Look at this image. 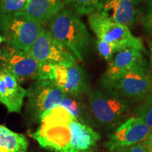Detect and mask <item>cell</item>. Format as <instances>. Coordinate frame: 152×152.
Listing matches in <instances>:
<instances>
[{
    "label": "cell",
    "instance_id": "6da1fadb",
    "mask_svg": "<svg viewBox=\"0 0 152 152\" xmlns=\"http://www.w3.org/2000/svg\"><path fill=\"white\" fill-rule=\"evenodd\" d=\"M32 137L52 152H92L101 140L92 127L76 120L61 106L44 113Z\"/></svg>",
    "mask_w": 152,
    "mask_h": 152
},
{
    "label": "cell",
    "instance_id": "7a4b0ae2",
    "mask_svg": "<svg viewBox=\"0 0 152 152\" xmlns=\"http://www.w3.org/2000/svg\"><path fill=\"white\" fill-rule=\"evenodd\" d=\"M47 25L52 37L68 49L75 59H84L90 49V36L86 26L77 14L65 7Z\"/></svg>",
    "mask_w": 152,
    "mask_h": 152
},
{
    "label": "cell",
    "instance_id": "3957f363",
    "mask_svg": "<svg viewBox=\"0 0 152 152\" xmlns=\"http://www.w3.org/2000/svg\"><path fill=\"white\" fill-rule=\"evenodd\" d=\"M152 88V71L146 59L102 87L103 91L131 104L140 103Z\"/></svg>",
    "mask_w": 152,
    "mask_h": 152
},
{
    "label": "cell",
    "instance_id": "277c9868",
    "mask_svg": "<svg viewBox=\"0 0 152 152\" xmlns=\"http://www.w3.org/2000/svg\"><path fill=\"white\" fill-rule=\"evenodd\" d=\"M42 28L23 11L0 14V35L7 45L23 52H29Z\"/></svg>",
    "mask_w": 152,
    "mask_h": 152
},
{
    "label": "cell",
    "instance_id": "5b68a950",
    "mask_svg": "<svg viewBox=\"0 0 152 152\" xmlns=\"http://www.w3.org/2000/svg\"><path fill=\"white\" fill-rule=\"evenodd\" d=\"M87 94L93 121L103 128H116L130 111V103L104 91L89 90Z\"/></svg>",
    "mask_w": 152,
    "mask_h": 152
},
{
    "label": "cell",
    "instance_id": "8992f818",
    "mask_svg": "<svg viewBox=\"0 0 152 152\" xmlns=\"http://www.w3.org/2000/svg\"><path fill=\"white\" fill-rule=\"evenodd\" d=\"M88 23L98 39L110 44L117 53L127 49L144 52L143 42L133 35L130 28L110 20L97 10L89 15Z\"/></svg>",
    "mask_w": 152,
    "mask_h": 152
},
{
    "label": "cell",
    "instance_id": "52a82bcc",
    "mask_svg": "<svg viewBox=\"0 0 152 152\" xmlns=\"http://www.w3.org/2000/svg\"><path fill=\"white\" fill-rule=\"evenodd\" d=\"M63 91L53 81L36 80L27 90L26 112L34 121H40L44 113L59 106L64 98Z\"/></svg>",
    "mask_w": 152,
    "mask_h": 152
},
{
    "label": "cell",
    "instance_id": "ba28073f",
    "mask_svg": "<svg viewBox=\"0 0 152 152\" xmlns=\"http://www.w3.org/2000/svg\"><path fill=\"white\" fill-rule=\"evenodd\" d=\"M40 63L28 52L6 45L0 49V70L10 73L20 83L39 78Z\"/></svg>",
    "mask_w": 152,
    "mask_h": 152
},
{
    "label": "cell",
    "instance_id": "9c48e42d",
    "mask_svg": "<svg viewBox=\"0 0 152 152\" xmlns=\"http://www.w3.org/2000/svg\"><path fill=\"white\" fill-rule=\"evenodd\" d=\"M152 130L142 120L131 117L121 123L107 139L106 147L110 152L134 145L147 140Z\"/></svg>",
    "mask_w": 152,
    "mask_h": 152
},
{
    "label": "cell",
    "instance_id": "30bf717a",
    "mask_svg": "<svg viewBox=\"0 0 152 152\" xmlns=\"http://www.w3.org/2000/svg\"><path fill=\"white\" fill-rule=\"evenodd\" d=\"M28 53L41 64H57L75 60L73 55L58 43L45 27L42 28Z\"/></svg>",
    "mask_w": 152,
    "mask_h": 152
},
{
    "label": "cell",
    "instance_id": "8fae6325",
    "mask_svg": "<svg viewBox=\"0 0 152 152\" xmlns=\"http://www.w3.org/2000/svg\"><path fill=\"white\" fill-rule=\"evenodd\" d=\"M53 82L65 94L82 97L88 88L85 72L76 60L54 64Z\"/></svg>",
    "mask_w": 152,
    "mask_h": 152
},
{
    "label": "cell",
    "instance_id": "7c38bea8",
    "mask_svg": "<svg viewBox=\"0 0 152 152\" xmlns=\"http://www.w3.org/2000/svg\"><path fill=\"white\" fill-rule=\"evenodd\" d=\"M137 4L134 0H99L97 11L110 20L129 28L140 15Z\"/></svg>",
    "mask_w": 152,
    "mask_h": 152
},
{
    "label": "cell",
    "instance_id": "4fadbf2b",
    "mask_svg": "<svg viewBox=\"0 0 152 152\" xmlns=\"http://www.w3.org/2000/svg\"><path fill=\"white\" fill-rule=\"evenodd\" d=\"M26 94L27 90L20 85L16 77L0 70V103L9 113L21 112Z\"/></svg>",
    "mask_w": 152,
    "mask_h": 152
},
{
    "label": "cell",
    "instance_id": "5bb4252c",
    "mask_svg": "<svg viewBox=\"0 0 152 152\" xmlns=\"http://www.w3.org/2000/svg\"><path fill=\"white\" fill-rule=\"evenodd\" d=\"M144 59L143 53L137 49H127L118 52L102 75L101 86L103 87L111 83Z\"/></svg>",
    "mask_w": 152,
    "mask_h": 152
},
{
    "label": "cell",
    "instance_id": "9a60e30c",
    "mask_svg": "<svg viewBox=\"0 0 152 152\" xmlns=\"http://www.w3.org/2000/svg\"><path fill=\"white\" fill-rule=\"evenodd\" d=\"M64 8L65 4L62 0H28L23 11L44 26Z\"/></svg>",
    "mask_w": 152,
    "mask_h": 152
},
{
    "label": "cell",
    "instance_id": "2e32d148",
    "mask_svg": "<svg viewBox=\"0 0 152 152\" xmlns=\"http://www.w3.org/2000/svg\"><path fill=\"white\" fill-rule=\"evenodd\" d=\"M28 142L23 134L0 125V152H26Z\"/></svg>",
    "mask_w": 152,
    "mask_h": 152
},
{
    "label": "cell",
    "instance_id": "e0dca14e",
    "mask_svg": "<svg viewBox=\"0 0 152 152\" xmlns=\"http://www.w3.org/2000/svg\"><path fill=\"white\" fill-rule=\"evenodd\" d=\"M82 97H75L71 95L65 94L60 106L65 108L79 122L92 127L94 123L91 115L90 109L83 102Z\"/></svg>",
    "mask_w": 152,
    "mask_h": 152
},
{
    "label": "cell",
    "instance_id": "ac0fdd59",
    "mask_svg": "<svg viewBox=\"0 0 152 152\" xmlns=\"http://www.w3.org/2000/svg\"><path fill=\"white\" fill-rule=\"evenodd\" d=\"M77 15H90L98 9L99 0H62Z\"/></svg>",
    "mask_w": 152,
    "mask_h": 152
},
{
    "label": "cell",
    "instance_id": "d6986e66",
    "mask_svg": "<svg viewBox=\"0 0 152 152\" xmlns=\"http://www.w3.org/2000/svg\"><path fill=\"white\" fill-rule=\"evenodd\" d=\"M134 114V117L142 120L152 130V88L147 96L139 103Z\"/></svg>",
    "mask_w": 152,
    "mask_h": 152
},
{
    "label": "cell",
    "instance_id": "ffe728a7",
    "mask_svg": "<svg viewBox=\"0 0 152 152\" xmlns=\"http://www.w3.org/2000/svg\"><path fill=\"white\" fill-rule=\"evenodd\" d=\"M28 0H0V14L23 11Z\"/></svg>",
    "mask_w": 152,
    "mask_h": 152
},
{
    "label": "cell",
    "instance_id": "44dd1931",
    "mask_svg": "<svg viewBox=\"0 0 152 152\" xmlns=\"http://www.w3.org/2000/svg\"><path fill=\"white\" fill-rule=\"evenodd\" d=\"M96 47H97V50L99 54L109 64L112 61L115 55L117 54L116 51L113 49V47L110 44L102 40V39H97Z\"/></svg>",
    "mask_w": 152,
    "mask_h": 152
},
{
    "label": "cell",
    "instance_id": "7402d4cb",
    "mask_svg": "<svg viewBox=\"0 0 152 152\" xmlns=\"http://www.w3.org/2000/svg\"><path fill=\"white\" fill-rule=\"evenodd\" d=\"M113 152H151L147 140L140 142V143L130 146V147L123 148V149L116 150Z\"/></svg>",
    "mask_w": 152,
    "mask_h": 152
},
{
    "label": "cell",
    "instance_id": "603a6c76",
    "mask_svg": "<svg viewBox=\"0 0 152 152\" xmlns=\"http://www.w3.org/2000/svg\"><path fill=\"white\" fill-rule=\"evenodd\" d=\"M143 25L146 30L152 35V9H150L143 19Z\"/></svg>",
    "mask_w": 152,
    "mask_h": 152
},
{
    "label": "cell",
    "instance_id": "cb8c5ba5",
    "mask_svg": "<svg viewBox=\"0 0 152 152\" xmlns=\"http://www.w3.org/2000/svg\"><path fill=\"white\" fill-rule=\"evenodd\" d=\"M148 142H149L150 151L152 152V132H151V134H150L149 138H148Z\"/></svg>",
    "mask_w": 152,
    "mask_h": 152
},
{
    "label": "cell",
    "instance_id": "d4e9b609",
    "mask_svg": "<svg viewBox=\"0 0 152 152\" xmlns=\"http://www.w3.org/2000/svg\"><path fill=\"white\" fill-rule=\"evenodd\" d=\"M150 59H151V66L152 70V41L150 43Z\"/></svg>",
    "mask_w": 152,
    "mask_h": 152
},
{
    "label": "cell",
    "instance_id": "484cf974",
    "mask_svg": "<svg viewBox=\"0 0 152 152\" xmlns=\"http://www.w3.org/2000/svg\"><path fill=\"white\" fill-rule=\"evenodd\" d=\"M3 42H4V37H2V36L0 35V45H1Z\"/></svg>",
    "mask_w": 152,
    "mask_h": 152
},
{
    "label": "cell",
    "instance_id": "4316f807",
    "mask_svg": "<svg viewBox=\"0 0 152 152\" xmlns=\"http://www.w3.org/2000/svg\"><path fill=\"white\" fill-rule=\"evenodd\" d=\"M134 1H136L137 3L139 4L140 2H141V1H147V0H134Z\"/></svg>",
    "mask_w": 152,
    "mask_h": 152
},
{
    "label": "cell",
    "instance_id": "83f0119b",
    "mask_svg": "<svg viewBox=\"0 0 152 152\" xmlns=\"http://www.w3.org/2000/svg\"><path fill=\"white\" fill-rule=\"evenodd\" d=\"M150 9H152V0H151V3H150Z\"/></svg>",
    "mask_w": 152,
    "mask_h": 152
}]
</instances>
